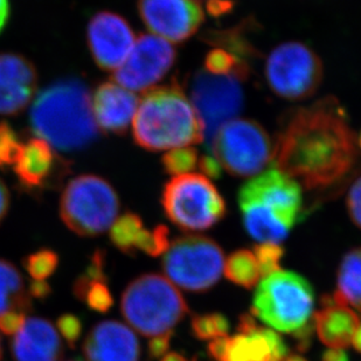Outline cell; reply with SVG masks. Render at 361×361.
I'll use <instances>...</instances> for the list:
<instances>
[{"label":"cell","mask_w":361,"mask_h":361,"mask_svg":"<svg viewBox=\"0 0 361 361\" xmlns=\"http://www.w3.org/2000/svg\"><path fill=\"white\" fill-rule=\"evenodd\" d=\"M279 170L309 192L339 190L360 167L358 137L334 96L283 115L273 144Z\"/></svg>","instance_id":"cell-1"},{"label":"cell","mask_w":361,"mask_h":361,"mask_svg":"<svg viewBox=\"0 0 361 361\" xmlns=\"http://www.w3.org/2000/svg\"><path fill=\"white\" fill-rule=\"evenodd\" d=\"M238 204L245 231L259 243H279L304 218L303 192L279 169L263 171L240 188Z\"/></svg>","instance_id":"cell-2"},{"label":"cell","mask_w":361,"mask_h":361,"mask_svg":"<svg viewBox=\"0 0 361 361\" xmlns=\"http://www.w3.org/2000/svg\"><path fill=\"white\" fill-rule=\"evenodd\" d=\"M30 120L35 135L55 150H82L99 133L92 115V95L78 79L48 85L33 101Z\"/></svg>","instance_id":"cell-3"},{"label":"cell","mask_w":361,"mask_h":361,"mask_svg":"<svg viewBox=\"0 0 361 361\" xmlns=\"http://www.w3.org/2000/svg\"><path fill=\"white\" fill-rule=\"evenodd\" d=\"M133 136L138 147L149 151L190 147L204 140L200 117L177 80L145 92L133 117Z\"/></svg>","instance_id":"cell-4"},{"label":"cell","mask_w":361,"mask_h":361,"mask_svg":"<svg viewBox=\"0 0 361 361\" xmlns=\"http://www.w3.org/2000/svg\"><path fill=\"white\" fill-rule=\"evenodd\" d=\"M123 317L145 337L172 332L190 307L177 286L159 274H144L126 286L121 300Z\"/></svg>","instance_id":"cell-5"},{"label":"cell","mask_w":361,"mask_h":361,"mask_svg":"<svg viewBox=\"0 0 361 361\" xmlns=\"http://www.w3.org/2000/svg\"><path fill=\"white\" fill-rule=\"evenodd\" d=\"M314 286L300 274L286 270L257 284L250 312L275 331L293 334L314 314Z\"/></svg>","instance_id":"cell-6"},{"label":"cell","mask_w":361,"mask_h":361,"mask_svg":"<svg viewBox=\"0 0 361 361\" xmlns=\"http://www.w3.org/2000/svg\"><path fill=\"white\" fill-rule=\"evenodd\" d=\"M118 195L109 181L95 174H82L66 185L60 198V216L82 238L102 235L118 218Z\"/></svg>","instance_id":"cell-7"},{"label":"cell","mask_w":361,"mask_h":361,"mask_svg":"<svg viewBox=\"0 0 361 361\" xmlns=\"http://www.w3.org/2000/svg\"><path fill=\"white\" fill-rule=\"evenodd\" d=\"M161 201L167 219L184 232L207 231L227 214L225 199L204 174L171 178Z\"/></svg>","instance_id":"cell-8"},{"label":"cell","mask_w":361,"mask_h":361,"mask_svg":"<svg viewBox=\"0 0 361 361\" xmlns=\"http://www.w3.org/2000/svg\"><path fill=\"white\" fill-rule=\"evenodd\" d=\"M225 254L208 236L186 234L171 242L164 254V273L174 286L190 293H206L219 282Z\"/></svg>","instance_id":"cell-9"},{"label":"cell","mask_w":361,"mask_h":361,"mask_svg":"<svg viewBox=\"0 0 361 361\" xmlns=\"http://www.w3.org/2000/svg\"><path fill=\"white\" fill-rule=\"evenodd\" d=\"M211 154L233 177L252 178L273 159V143L259 122L234 118L216 131Z\"/></svg>","instance_id":"cell-10"},{"label":"cell","mask_w":361,"mask_h":361,"mask_svg":"<svg viewBox=\"0 0 361 361\" xmlns=\"http://www.w3.org/2000/svg\"><path fill=\"white\" fill-rule=\"evenodd\" d=\"M264 76L275 95L298 102L312 97L321 87L323 62L307 44L289 41L270 51L264 66Z\"/></svg>","instance_id":"cell-11"},{"label":"cell","mask_w":361,"mask_h":361,"mask_svg":"<svg viewBox=\"0 0 361 361\" xmlns=\"http://www.w3.org/2000/svg\"><path fill=\"white\" fill-rule=\"evenodd\" d=\"M242 80L235 76L195 73L191 83L192 104L204 126V142L209 147L215 133L225 123L234 120L245 103Z\"/></svg>","instance_id":"cell-12"},{"label":"cell","mask_w":361,"mask_h":361,"mask_svg":"<svg viewBox=\"0 0 361 361\" xmlns=\"http://www.w3.org/2000/svg\"><path fill=\"white\" fill-rule=\"evenodd\" d=\"M177 61V51L169 41L154 35H142L120 68L114 72V80L131 92L154 88L164 79Z\"/></svg>","instance_id":"cell-13"},{"label":"cell","mask_w":361,"mask_h":361,"mask_svg":"<svg viewBox=\"0 0 361 361\" xmlns=\"http://www.w3.org/2000/svg\"><path fill=\"white\" fill-rule=\"evenodd\" d=\"M138 13L149 31L171 44H183L204 20L198 0H138Z\"/></svg>","instance_id":"cell-14"},{"label":"cell","mask_w":361,"mask_h":361,"mask_svg":"<svg viewBox=\"0 0 361 361\" xmlns=\"http://www.w3.org/2000/svg\"><path fill=\"white\" fill-rule=\"evenodd\" d=\"M87 42L96 65L114 73L126 61L136 42V35L122 16L102 11L89 21Z\"/></svg>","instance_id":"cell-15"},{"label":"cell","mask_w":361,"mask_h":361,"mask_svg":"<svg viewBox=\"0 0 361 361\" xmlns=\"http://www.w3.org/2000/svg\"><path fill=\"white\" fill-rule=\"evenodd\" d=\"M38 72L27 58L16 53H0V115L20 114L35 99Z\"/></svg>","instance_id":"cell-16"},{"label":"cell","mask_w":361,"mask_h":361,"mask_svg":"<svg viewBox=\"0 0 361 361\" xmlns=\"http://www.w3.org/2000/svg\"><path fill=\"white\" fill-rule=\"evenodd\" d=\"M65 169L54 147L39 137L23 142L12 167L21 188L32 193L54 185Z\"/></svg>","instance_id":"cell-17"},{"label":"cell","mask_w":361,"mask_h":361,"mask_svg":"<svg viewBox=\"0 0 361 361\" xmlns=\"http://www.w3.org/2000/svg\"><path fill=\"white\" fill-rule=\"evenodd\" d=\"M83 353L88 361H140V345L126 324L103 321L89 331Z\"/></svg>","instance_id":"cell-18"},{"label":"cell","mask_w":361,"mask_h":361,"mask_svg":"<svg viewBox=\"0 0 361 361\" xmlns=\"http://www.w3.org/2000/svg\"><path fill=\"white\" fill-rule=\"evenodd\" d=\"M140 99L117 82H103L92 94L96 126L106 133L122 135L133 124Z\"/></svg>","instance_id":"cell-19"},{"label":"cell","mask_w":361,"mask_h":361,"mask_svg":"<svg viewBox=\"0 0 361 361\" xmlns=\"http://www.w3.org/2000/svg\"><path fill=\"white\" fill-rule=\"evenodd\" d=\"M16 361H60L63 344L56 327L44 318H27L11 341Z\"/></svg>","instance_id":"cell-20"},{"label":"cell","mask_w":361,"mask_h":361,"mask_svg":"<svg viewBox=\"0 0 361 361\" xmlns=\"http://www.w3.org/2000/svg\"><path fill=\"white\" fill-rule=\"evenodd\" d=\"M314 330L324 345L344 350L352 344L360 318L348 307H323L312 314Z\"/></svg>","instance_id":"cell-21"},{"label":"cell","mask_w":361,"mask_h":361,"mask_svg":"<svg viewBox=\"0 0 361 361\" xmlns=\"http://www.w3.org/2000/svg\"><path fill=\"white\" fill-rule=\"evenodd\" d=\"M339 307H355L361 312V247L343 257L337 274V290L332 293Z\"/></svg>","instance_id":"cell-22"},{"label":"cell","mask_w":361,"mask_h":361,"mask_svg":"<svg viewBox=\"0 0 361 361\" xmlns=\"http://www.w3.org/2000/svg\"><path fill=\"white\" fill-rule=\"evenodd\" d=\"M32 307V297L20 271L13 263L0 259V314L10 310L27 314Z\"/></svg>","instance_id":"cell-23"},{"label":"cell","mask_w":361,"mask_h":361,"mask_svg":"<svg viewBox=\"0 0 361 361\" xmlns=\"http://www.w3.org/2000/svg\"><path fill=\"white\" fill-rule=\"evenodd\" d=\"M250 27H252V23L247 24L245 21L228 30L208 31L204 35V40L215 47L224 48L250 65V60L259 56V51L249 40L248 32H250Z\"/></svg>","instance_id":"cell-24"},{"label":"cell","mask_w":361,"mask_h":361,"mask_svg":"<svg viewBox=\"0 0 361 361\" xmlns=\"http://www.w3.org/2000/svg\"><path fill=\"white\" fill-rule=\"evenodd\" d=\"M271 350L263 334L262 326L248 334L231 338L228 350L222 361H270Z\"/></svg>","instance_id":"cell-25"},{"label":"cell","mask_w":361,"mask_h":361,"mask_svg":"<svg viewBox=\"0 0 361 361\" xmlns=\"http://www.w3.org/2000/svg\"><path fill=\"white\" fill-rule=\"evenodd\" d=\"M224 271L229 282L245 290L257 286L261 276L255 255L249 249H239L232 252L225 259Z\"/></svg>","instance_id":"cell-26"},{"label":"cell","mask_w":361,"mask_h":361,"mask_svg":"<svg viewBox=\"0 0 361 361\" xmlns=\"http://www.w3.org/2000/svg\"><path fill=\"white\" fill-rule=\"evenodd\" d=\"M74 296L90 310L106 314L113 307L114 297L106 281H96L81 274L73 283Z\"/></svg>","instance_id":"cell-27"},{"label":"cell","mask_w":361,"mask_h":361,"mask_svg":"<svg viewBox=\"0 0 361 361\" xmlns=\"http://www.w3.org/2000/svg\"><path fill=\"white\" fill-rule=\"evenodd\" d=\"M144 229L143 220L133 212L121 215L110 227V241L120 252L133 255L136 252L137 240Z\"/></svg>","instance_id":"cell-28"},{"label":"cell","mask_w":361,"mask_h":361,"mask_svg":"<svg viewBox=\"0 0 361 361\" xmlns=\"http://www.w3.org/2000/svg\"><path fill=\"white\" fill-rule=\"evenodd\" d=\"M204 71L213 75L235 76L245 81L250 75V65L224 48L215 47L204 56Z\"/></svg>","instance_id":"cell-29"},{"label":"cell","mask_w":361,"mask_h":361,"mask_svg":"<svg viewBox=\"0 0 361 361\" xmlns=\"http://www.w3.org/2000/svg\"><path fill=\"white\" fill-rule=\"evenodd\" d=\"M199 152L192 147H177L164 154V170L172 177L192 173L199 166Z\"/></svg>","instance_id":"cell-30"},{"label":"cell","mask_w":361,"mask_h":361,"mask_svg":"<svg viewBox=\"0 0 361 361\" xmlns=\"http://www.w3.org/2000/svg\"><path fill=\"white\" fill-rule=\"evenodd\" d=\"M58 266L59 255L51 249H39L24 259L25 269L33 280H46L55 273Z\"/></svg>","instance_id":"cell-31"},{"label":"cell","mask_w":361,"mask_h":361,"mask_svg":"<svg viewBox=\"0 0 361 361\" xmlns=\"http://www.w3.org/2000/svg\"><path fill=\"white\" fill-rule=\"evenodd\" d=\"M170 232L166 226L159 225L152 231L144 228L137 240L136 250L157 257L164 255L170 247Z\"/></svg>","instance_id":"cell-32"},{"label":"cell","mask_w":361,"mask_h":361,"mask_svg":"<svg viewBox=\"0 0 361 361\" xmlns=\"http://www.w3.org/2000/svg\"><path fill=\"white\" fill-rule=\"evenodd\" d=\"M23 140L18 136L17 131L6 122H0V169H12Z\"/></svg>","instance_id":"cell-33"},{"label":"cell","mask_w":361,"mask_h":361,"mask_svg":"<svg viewBox=\"0 0 361 361\" xmlns=\"http://www.w3.org/2000/svg\"><path fill=\"white\" fill-rule=\"evenodd\" d=\"M254 255L259 264V274L263 277L281 270V259L284 249L279 243H259L254 247Z\"/></svg>","instance_id":"cell-34"},{"label":"cell","mask_w":361,"mask_h":361,"mask_svg":"<svg viewBox=\"0 0 361 361\" xmlns=\"http://www.w3.org/2000/svg\"><path fill=\"white\" fill-rule=\"evenodd\" d=\"M56 330L71 348H75L76 343L81 338L82 322L78 316L72 314H62L56 322Z\"/></svg>","instance_id":"cell-35"},{"label":"cell","mask_w":361,"mask_h":361,"mask_svg":"<svg viewBox=\"0 0 361 361\" xmlns=\"http://www.w3.org/2000/svg\"><path fill=\"white\" fill-rule=\"evenodd\" d=\"M191 329L199 341H213L220 337L214 314H195L192 318Z\"/></svg>","instance_id":"cell-36"},{"label":"cell","mask_w":361,"mask_h":361,"mask_svg":"<svg viewBox=\"0 0 361 361\" xmlns=\"http://www.w3.org/2000/svg\"><path fill=\"white\" fill-rule=\"evenodd\" d=\"M346 204L350 218L353 224L361 229V176L358 179H355L348 190Z\"/></svg>","instance_id":"cell-37"},{"label":"cell","mask_w":361,"mask_h":361,"mask_svg":"<svg viewBox=\"0 0 361 361\" xmlns=\"http://www.w3.org/2000/svg\"><path fill=\"white\" fill-rule=\"evenodd\" d=\"M26 314L21 311L10 310L0 314V332L6 336H14L20 331L26 322Z\"/></svg>","instance_id":"cell-38"},{"label":"cell","mask_w":361,"mask_h":361,"mask_svg":"<svg viewBox=\"0 0 361 361\" xmlns=\"http://www.w3.org/2000/svg\"><path fill=\"white\" fill-rule=\"evenodd\" d=\"M314 319L311 317L310 321L304 324L303 326L293 332V338L296 341V350L300 353H305L309 351L314 341Z\"/></svg>","instance_id":"cell-39"},{"label":"cell","mask_w":361,"mask_h":361,"mask_svg":"<svg viewBox=\"0 0 361 361\" xmlns=\"http://www.w3.org/2000/svg\"><path fill=\"white\" fill-rule=\"evenodd\" d=\"M172 334H173V331H172V332H167V334H161V336L152 337V339L149 341L147 353H149V358H150L151 360L163 358L164 355L169 353Z\"/></svg>","instance_id":"cell-40"},{"label":"cell","mask_w":361,"mask_h":361,"mask_svg":"<svg viewBox=\"0 0 361 361\" xmlns=\"http://www.w3.org/2000/svg\"><path fill=\"white\" fill-rule=\"evenodd\" d=\"M201 172L206 177L218 179L221 176L222 167L219 161L212 154H204L199 159V166Z\"/></svg>","instance_id":"cell-41"},{"label":"cell","mask_w":361,"mask_h":361,"mask_svg":"<svg viewBox=\"0 0 361 361\" xmlns=\"http://www.w3.org/2000/svg\"><path fill=\"white\" fill-rule=\"evenodd\" d=\"M229 343H231V338H215L208 344V355H211V358L214 359L215 361L224 360L228 350Z\"/></svg>","instance_id":"cell-42"},{"label":"cell","mask_w":361,"mask_h":361,"mask_svg":"<svg viewBox=\"0 0 361 361\" xmlns=\"http://www.w3.org/2000/svg\"><path fill=\"white\" fill-rule=\"evenodd\" d=\"M27 291L32 298L44 300L51 296V286L46 280H31L28 283Z\"/></svg>","instance_id":"cell-43"},{"label":"cell","mask_w":361,"mask_h":361,"mask_svg":"<svg viewBox=\"0 0 361 361\" xmlns=\"http://www.w3.org/2000/svg\"><path fill=\"white\" fill-rule=\"evenodd\" d=\"M259 326V324H257L255 317L252 314H243L240 316L239 324H238L239 334H250V332H254Z\"/></svg>","instance_id":"cell-44"},{"label":"cell","mask_w":361,"mask_h":361,"mask_svg":"<svg viewBox=\"0 0 361 361\" xmlns=\"http://www.w3.org/2000/svg\"><path fill=\"white\" fill-rule=\"evenodd\" d=\"M207 7L212 16L219 17L232 10L233 4L228 0H209Z\"/></svg>","instance_id":"cell-45"},{"label":"cell","mask_w":361,"mask_h":361,"mask_svg":"<svg viewBox=\"0 0 361 361\" xmlns=\"http://www.w3.org/2000/svg\"><path fill=\"white\" fill-rule=\"evenodd\" d=\"M10 204V192L7 190L5 183L0 179V224L4 221V219L6 218Z\"/></svg>","instance_id":"cell-46"},{"label":"cell","mask_w":361,"mask_h":361,"mask_svg":"<svg viewBox=\"0 0 361 361\" xmlns=\"http://www.w3.org/2000/svg\"><path fill=\"white\" fill-rule=\"evenodd\" d=\"M322 361H350V357L344 350L330 348L324 352L322 355Z\"/></svg>","instance_id":"cell-47"},{"label":"cell","mask_w":361,"mask_h":361,"mask_svg":"<svg viewBox=\"0 0 361 361\" xmlns=\"http://www.w3.org/2000/svg\"><path fill=\"white\" fill-rule=\"evenodd\" d=\"M10 1L8 0H0V32L6 26L8 18H10Z\"/></svg>","instance_id":"cell-48"},{"label":"cell","mask_w":361,"mask_h":361,"mask_svg":"<svg viewBox=\"0 0 361 361\" xmlns=\"http://www.w3.org/2000/svg\"><path fill=\"white\" fill-rule=\"evenodd\" d=\"M352 345H353L355 351L359 352L361 355V323L358 329H357V331H355V336H353Z\"/></svg>","instance_id":"cell-49"},{"label":"cell","mask_w":361,"mask_h":361,"mask_svg":"<svg viewBox=\"0 0 361 361\" xmlns=\"http://www.w3.org/2000/svg\"><path fill=\"white\" fill-rule=\"evenodd\" d=\"M161 361H188V359L185 358L184 355H181L180 353H178V352H170V353L164 355Z\"/></svg>","instance_id":"cell-50"},{"label":"cell","mask_w":361,"mask_h":361,"mask_svg":"<svg viewBox=\"0 0 361 361\" xmlns=\"http://www.w3.org/2000/svg\"><path fill=\"white\" fill-rule=\"evenodd\" d=\"M283 361H307V359L304 358L303 355H296V353H293V355H288L286 357V359Z\"/></svg>","instance_id":"cell-51"},{"label":"cell","mask_w":361,"mask_h":361,"mask_svg":"<svg viewBox=\"0 0 361 361\" xmlns=\"http://www.w3.org/2000/svg\"><path fill=\"white\" fill-rule=\"evenodd\" d=\"M3 358V348H1V341H0V361Z\"/></svg>","instance_id":"cell-52"},{"label":"cell","mask_w":361,"mask_h":361,"mask_svg":"<svg viewBox=\"0 0 361 361\" xmlns=\"http://www.w3.org/2000/svg\"><path fill=\"white\" fill-rule=\"evenodd\" d=\"M358 147H359V149H360V150H361V131H360V133H359V137H358Z\"/></svg>","instance_id":"cell-53"}]
</instances>
